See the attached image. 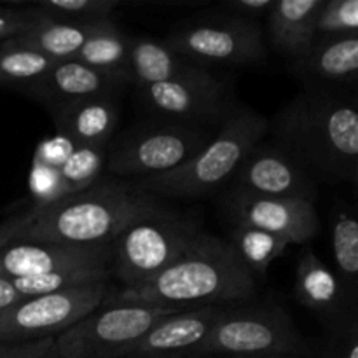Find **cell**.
Returning a JSON list of instances; mask_svg holds the SVG:
<instances>
[{"mask_svg": "<svg viewBox=\"0 0 358 358\" xmlns=\"http://www.w3.org/2000/svg\"><path fill=\"white\" fill-rule=\"evenodd\" d=\"M271 143L313 180L358 178V110L353 90L303 87L271 121Z\"/></svg>", "mask_w": 358, "mask_h": 358, "instance_id": "obj_1", "label": "cell"}, {"mask_svg": "<svg viewBox=\"0 0 358 358\" xmlns=\"http://www.w3.org/2000/svg\"><path fill=\"white\" fill-rule=\"evenodd\" d=\"M255 290V278L247 271L229 241L203 229L166 269L142 285L112 294L105 303L192 310L247 303Z\"/></svg>", "mask_w": 358, "mask_h": 358, "instance_id": "obj_2", "label": "cell"}, {"mask_svg": "<svg viewBox=\"0 0 358 358\" xmlns=\"http://www.w3.org/2000/svg\"><path fill=\"white\" fill-rule=\"evenodd\" d=\"M37 206V217L17 241L27 243H110L138 220L170 213L159 198L143 192L136 182L100 178L76 194Z\"/></svg>", "mask_w": 358, "mask_h": 358, "instance_id": "obj_3", "label": "cell"}, {"mask_svg": "<svg viewBox=\"0 0 358 358\" xmlns=\"http://www.w3.org/2000/svg\"><path fill=\"white\" fill-rule=\"evenodd\" d=\"M268 135V119L254 108L234 103L213 138L187 163L168 173L136 182L156 198H206L233 180L248 152Z\"/></svg>", "mask_w": 358, "mask_h": 358, "instance_id": "obj_4", "label": "cell"}, {"mask_svg": "<svg viewBox=\"0 0 358 358\" xmlns=\"http://www.w3.org/2000/svg\"><path fill=\"white\" fill-rule=\"evenodd\" d=\"M276 353L311 358L315 350L297 331L289 311L280 304L234 303L219 308L194 358Z\"/></svg>", "mask_w": 358, "mask_h": 358, "instance_id": "obj_5", "label": "cell"}, {"mask_svg": "<svg viewBox=\"0 0 358 358\" xmlns=\"http://www.w3.org/2000/svg\"><path fill=\"white\" fill-rule=\"evenodd\" d=\"M213 128L149 119L107 147L105 168L115 177H156L187 163L213 138Z\"/></svg>", "mask_w": 358, "mask_h": 358, "instance_id": "obj_6", "label": "cell"}, {"mask_svg": "<svg viewBox=\"0 0 358 358\" xmlns=\"http://www.w3.org/2000/svg\"><path fill=\"white\" fill-rule=\"evenodd\" d=\"M201 231L194 217L175 210L138 220L108 243L110 273L122 289L142 285L177 261Z\"/></svg>", "mask_w": 358, "mask_h": 358, "instance_id": "obj_7", "label": "cell"}, {"mask_svg": "<svg viewBox=\"0 0 358 358\" xmlns=\"http://www.w3.org/2000/svg\"><path fill=\"white\" fill-rule=\"evenodd\" d=\"M164 44L196 65L250 66L268 58L261 21L240 20L212 9L175 24Z\"/></svg>", "mask_w": 358, "mask_h": 358, "instance_id": "obj_8", "label": "cell"}, {"mask_svg": "<svg viewBox=\"0 0 358 358\" xmlns=\"http://www.w3.org/2000/svg\"><path fill=\"white\" fill-rule=\"evenodd\" d=\"M177 308L138 303H103L56 336L51 358H121L157 322Z\"/></svg>", "mask_w": 358, "mask_h": 358, "instance_id": "obj_9", "label": "cell"}, {"mask_svg": "<svg viewBox=\"0 0 358 358\" xmlns=\"http://www.w3.org/2000/svg\"><path fill=\"white\" fill-rule=\"evenodd\" d=\"M108 282L23 297L0 311V343L55 339L107 301Z\"/></svg>", "mask_w": 358, "mask_h": 358, "instance_id": "obj_10", "label": "cell"}, {"mask_svg": "<svg viewBox=\"0 0 358 358\" xmlns=\"http://www.w3.org/2000/svg\"><path fill=\"white\" fill-rule=\"evenodd\" d=\"M135 93L154 117L203 128L220 126L234 107L226 84L212 73L196 79L142 84L135 86Z\"/></svg>", "mask_w": 358, "mask_h": 358, "instance_id": "obj_11", "label": "cell"}, {"mask_svg": "<svg viewBox=\"0 0 358 358\" xmlns=\"http://www.w3.org/2000/svg\"><path fill=\"white\" fill-rule=\"evenodd\" d=\"M220 208L233 226L266 231L290 245L308 243L320 231L317 206L311 201L266 198L229 185L220 198Z\"/></svg>", "mask_w": 358, "mask_h": 358, "instance_id": "obj_12", "label": "cell"}, {"mask_svg": "<svg viewBox=\"0 0 358 358\" xmlns=\"http://www.w3.org/2000/svg\"><path fill=\"white\" fill-rule=\"evenodd\" d=\"M231 187L266 198L311 203L318 198L317 180L271 142H259L245 156L231 180Z\"/></svg>", "mask_w": 358, "mask_h": 358, "instance_id": "obj_13", "label": "cell"}, {"mask_svg": "<svg viewBox=\"0 0 358 358\" xmlns=\"http://www.w3.org/2000/svg\"><path fill=\"white\" fill-rule=\"evenodd\" d=\"M110 269L108 243H27L16 241L0 250V276L16 280L69 269Z\"/></svg>", "mask_w": 358, "mask_h": 358, "instance_id": "obj_14", "label": "cell"}, {"mask_svg": "<svg viewBox=\"0 0 358 358\" xmlns=\"http://www.w3.org/2000/svg\"><path fill=\"white\" fill-rule=\"evenodd\" d=\"M126 86L124 80L94 70L76 59H66L52 65L44 77L24 87L20 93L48 108L49 114L103 94H119Z\"/></svg>", "mask_w": 358, "mask_h": 358, "instance_id": "obj_15", "label": "cell"}, {"mask_svg": "<svg viewBox=\"0 0 358 358\" xmlns=\"http://www.w3.org/2000/svg\"><path fill=\"white\" fill-rule=\"evenodd\" d=\"M219 308H192L163 318L121 358H194Z\"/></svg>", "mask_w": 358, "mask_h": 358, "instance_id": "obj_16", "label": "cell"}, {"mask_svg": "<svg viewBox=\"0 0 358 358\" xmlns=\"http://www.w3.org/2000/svg\"><path fill=\"white\" fill-rule=\"evenodd\" d=\"M287 69L303 87L353 90L358 80V37H317L306 55Z\"/></svg>", "mask_w": 358, "mask_h": 358, "instance_id": "obj_17", "label": "cell"}, {"mask_svg": "<svg viewBox=\"0 0 358 358\" xmlns=\"http://www.w3.org/2000/svg\"><path fill=\"white\" fill-rule=\"evenodd\" d=\"M294 297L301 306L317 315L327 329L350 315H357V306L348 301L334 269L311 248H303L297 257Z\"/></svg>", "mask_w": 358, "mask_h": 358, "instance_id": "obj_18", "label": "cell"}, {"mask_svg": "<svg viewBox=\"0 0 358 358\" xmlns=\"http://www.w3.org/2000/svg\"><path fill=\"white\" fill-rule=\"evenodd\" d=\"M119 94H103L62 108L51 117L59 136L73 147L107 149L119 124Z\"/></svg>", "mask_w": 358, "mask_h": 358, "instance_id": "obj_19", "label": "cell"}, {"mask_svg": "<svg viewBox=\"0 0 358 358\" xmlns=\"http://www.w3.org/2000/svg\"><path fill=\"white\" fill-rule=\"evenodd\" d=\"M129 84L170 83V80L196 79L210 73L205 66L196 65L185 56L168 48L163 41H156L145 35H129L128 52Z\"/></svg>", "mask_w": 358, "mask_h": 358, "instance_id": "obj_20", "label": "cell"}, {"mask_svg": "<svg viewBox=\"0 0 358 358\" xmlns=\"http://www.w3.org/2000/svg\"><path fill=\"white\" fill-rule=\"evenodd\" d=\"M322 0H275L268 13V42L290 62L303 58L317 38V13Z\"/></svg>", "mask_w": 358, "mask_h": 358, "instance_id": "obj_21", "label": "cell"}, {"mask_svg": "<svg viewBox=\"0 0 358 358\" xmlns=\"http://www.w3.org/2000/svg\"><path fill=\"white\" fill-rule=\"evenodd\" d=\"M103 21H96V23H69V21L49 20L48 16L38 13L34 27L27 34L13 38V41L24 45V48L41 52L45 58L52 59L56 63L66 62V59H73V56L79 52L84 42L98 30V27Z\"/></svg>", "mask_w": 358, "mask_h": 358, "instance_id": "obj_22", "label": "cell"}, {"mask_svg": "<svg viewBox=\"0 0 358 358\" xmlns=\"http://www.w3.org/2000/svg\"><path fill=\"white\" fill-rule=\"evenodd\" d=\"M332 255L336 276L345 289L346 297L357 306L358 290V220L350 205L339 201L331 219Z\"/></svg>", "mask_w": 358, "mask_h": 358, "instance_id": "obj_23", "label": "cell"}, {"mask_svg": "<svg viewBox=\"0 0 358 358\" xmlns=\"http://www.w3.org/2000/svg\"><path fill=\"white\" fill-rule=\"evenodd\" d=\"M128 52L129 35L124 34L114 20H105L84 42L73 59L129 84Z\"/></svg>", "mask_w": 358, "mask_h": 358, "instance_id": "obj_24", "label": "cell"}, {"mask_svg": "<svg viewBox=\"0 0 358 358\" xmlns=\"http://www.w3.org/2000/svg\"><path fill=\"white\" fill-rule=\"evenodd\" d=\"M227 241L255 280L264 278L269 266L290 247L289 241L276 234L243 226H233Z\"/></svg>", "mask_w": 358, "mask_h": 358, "instance_id": "obj_25", "label": "cell"}, {"mask_svg": "<svg viewBox=\"0 0 358 358\" xmlns=\"http://www.w3.org/2000/svg\"><path fill=\"white\" fill-rule=\"evenodd\" d=\"M56 62L45 58L41 52L17 44L16 41H6L0 44V87H13L23 91L24 87L37 83L52 69Z\"/></svg>", "mask_w": 358, "mask_h": 358, "instance_id": "obj_26", "label": "cell"}, {"mask_svg": "<svg viewBox=\"0 0 358 358\" xmlns=\"http://www.w3.org/2000/svg\"><path fill=\"white\" fill-rule=\"evenodd\" d=\"M107 159V149L73 147L56 170V198L76 194L100 180Z\"/></svg>", "mask_w": 358, "mask_h": 358, "instance_id": "obj_27", "label": "cell"}, {"mask_svg": "<svg viewBox=\"0 0 358 358\" xmlns=\"http://www.w3.org/2000/svg\"><path fill=\"white\" fill-rule=\"evenodd\" d=\"M110 269L84 268L69 269V271H56L41 276H27V278L13 280L14 287L23 297L44 296V294L59 292V290L76 289V287L91 285V283L108 282Z\"/></svg>", "mask_w": 358, "mask_h": 358, "instance_id": "obj_28", "label": "cell"}, {"mask_svg": "<svg viewBox=\"0 0 358 358\" xmlns=\"http://www.w3.org/2000/svg\"><path fill=\"white\" fill-rule=\"evenodd\" d=\"M38 13L55 21L69 23H96L112 20L121 7L117 0H41L31 3Z\"/></svg>", "mask_w": 358, "mask_h": 358, "instance_id": "obj_29", "label": "cell"}, {"mask_svg": "<svg viewBox=\"0 0 358 358\" xmlns=\"http://www.w3.org/2000/svg\"><path fill=\"white\" fill-rule=\"evenodd\" d=\"M317 37H358V0H322Z\"/></svg>", "mask_w": 358, "mask_h": 358, "instance_id": "obj_30", "label": "cell"}, {"mask_svg": "<svg viewBox=\"0 0 358 358\" xmlns=\"http://www.w3.org/2000/svg\"><path fill=\"white\" fill-rule=\"evenodd\" d=\"M320 358H358V320L350 315L327 329L320 346Z\"/></svg>", "mask_w": 358, "mask_h": 358, "instance_id": "obj_31", "label": "cell"}, {"mask_svg": "<svg viewBox=\"0 0 358 358\" xmlns=\"http://www.w3.org/2000/svg\"><path fill=\"white\" fill-rule=\"evenodd\" d=\"M37 17L38 10L31 6L23 9L0 6V44L27 34L35 24Z\"/></svg>", "mask_w": 358, "mask_h": 358, "instance_id": "obj_32", "label": "cell"}, {"mask_svg": "<svg viewBox=\"0 0 358 358\" xmlns=\"http://www.w3.org/2000/svg\"><path fill=\"white\" fill-rule=\"evenodd\" d=\"M275 0H227L219 3L213 9L227 16L240 17L248 21H261V17L268 16Z\"/></svg>", "mask_w": 358, "mask_h": 358, "instance_id": "obj_33", "label": "cell"}, {"mask_svg": "<svg viewBox=\"0 0 358 358\" xmlns=\"http://www.w3.org/2000/svg\"><path fill=\"white\" fill-rule=\"evenodd\" d=\"M35 217H37V206L34 205L30 206V208L23 210V212L14 213V215L2 220V222H0V250L6 248L7 245L16 243L17 238H20L21 233L34 222Z\"/></svg>", "mask_w": 358, "mask_h": 358, "instance_id": "obj_34", "label": "cell"}, {"mask_svg": "<svg viewBox=\"0 0 358 358\" xmlns=\"http://www.w3.org/2000/svg\"><path fill=\"white\" fill-rule=\"evenodd\" d=\"M55 339L31 343H0V358H51Z\"/></svg>", "mask_w": 358, "mask_h": 358, "instance_id": "obj_35", "label": "cell"}, {"mask_svg": "<svg viewBox=\"0 0 358 358\" xmlns=\"http://www.w3.org/2000/svg\"><path fill=\"white\" fill-rule=\"evenodd\" d=\"M21 299H23V296L16 290L13 280L0 276V311L7 310V308L13 306Z\"/></svg>", "mask_w": 358, "mask_h": 358, "instance_id": "obj_36", "label": "cell"}, {"mask_svg": "<svg viewBox=\"0 0 358 358\" xmlns=\"http://www.w3.org/2000/svg\"><path fill=\"white\" fill-rule=\"evenodd\" d=\"M227 358H308V357L285 355V353H276V355H250V357H227Z\"/></svg>", "mask_w": 358, "mask_h": 358, "instance_id": "obj_37", "label": "cell"}]
</instances>
